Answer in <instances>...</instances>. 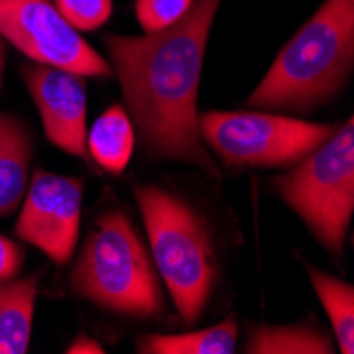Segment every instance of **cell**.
I'll list each match as a JSON object with an SVG mask.
<instances>
[{
  "instance_id": "e0dca14e",
  "label": "cell",
  "mask_w": 354,
  "mask_h": 354,
  "mask_svg": "<svg viewBox=\"0 0 354 354\" xmlns=\"http://www.w3.org/2000/svg\"><path fill=\"white\" fill-rule=\"evenodd\" d=\"M193 0H136V19L145 32H157L178 21Z\"/></svg>"
},
{
  "instance_id": "30bf717a",
  "label": "cell",
  "mask_w": 354,
  "mask_h": 354,
  "mask_svg": "<svg viewBox=\"0 0 354 354\" xmlns=\"http://www.w3.org/2000/svg\"><path fill=\"white\" fill-rule=\"evenodd\" d=\"M32 162L30 127L11 113H0V218L24 200Z\"/></svg>"
},
{
  "instance_id": "5b68a950",
  "label": "cell",
  "mask_w": 354,
  "mask_h": 354,
  "mask_svg": "<svg viewBox=\"0 0 354 354\" xmlns=\"http://www.w3.org/2000/svg\"><path fill=\"white\" fill-rule=\"evenodd\" d=\"M272 187L333 259H342L354 212V119L301 162L274 176Z\"/></svg>"
},
{
  "instance_id": "9c48e42d",
  "label": "cell",
  "mask_w": 354,
  "mask_h": 354,
  "mask_svg": "<svg viewBox=\"0 0 354 354\" xmlns=\"http://www.w3.org/2000/svg\"><path fill=\"white\" fill-rule=\"evenodd\" d=\"M21 73L32 102L41 113L49 142L68 155L89 159L85 77L37 62L26 64Z\"/></svg>"
},
{
  "instance_id": "ac0fdd59",
  "label": "cell",
  "mask_w": 354,
  "mask_h": 354,
  "mask_svg": "<svg viewBox=\"0 0 354 354\" xmlns=\"http://www.w3.org/2000/svg\"><path fill=\"white\" fill-rule=\"evenodd\" d=\"M24 248L0 234V280H9L19 276V270L24 266Z\"/></svg>"
},
{
  "instance_id": "ba28073f",
  "label": "cell",
  "mask_w": 354,
  "mask_h": 354,
  "mask_svg": "<svg viewBox=\"0 0 354 354\" xmlns=\"http://www.w3.org/2000/svg\"><path fill=\"white\" fill-rule=\"evenodd\" d=\"M21 202L15 236L37 246L53 263H68L81 230L83 180L37 170Z\"/></svg>"
},
{
  "instance_id": "d6986e66",
  "label": "cell",
  "mask_w": 354,
  "mask_h": 354,
  "mask_svg": "<svg viewBox=\"0 0 354 354\" xmlns=\"http://www.w3.org/2000/svg\"><path fill=\"white\" fill-rule=\"evenodd\" d=\"M66 352H68V354H102L104 348H102L98 342H95V339L87 337V335H79V337L68 346Z\"/></svg>"
},
{
  "instance_id": "7a4b0ae2",
  "label": "cell",
  "mask_w": 354,
  "mask_h": 354,
  "mask_svg": "<svg viewBox=\"0 0 354 354\" xmlns=\"http://www.w3.org/2000/svg\"><path fill=\"white\" fill-rule=\"evenodd\" d=\"M354 66V0H325L284 45L246 104L312 111L348 85Z\"/></svg>"
},
{
  "instance_id": "277c9868",
  "label": "cell",
  "mask_w": 354,
  "mask_h": 354,
  "mask_svg": "<svg viewBox=\"0 0 354 354\" xmlns=\"http://www.w3.org/2000/svg\"><path fill=\"white\" fill-rule=\"evenodd\" d=\"M155 270L166 284L183 325H196L212 297L218 266L202 214L155 185L134 189Z\"/></svg>"
},
{
  "instance_id": "2e32d148",
  "label": "cell",
  "mask_w": 354,
  "mask_h": 354,
  "mask_svg": "<svg viewBox=\"0 0 354 354\" xmlns=\"http://www.w3.org/2000/svg\"><path fill=\"white\" fill-rule=\"evenodd\" d=\"M53 5L77 32L102 28L113 11V0H53Z\"/></svg>"
},
{
  "instance_id": "8992f818",
  "label": "cell",
  "mask_w": 354,
  "mask_h": 354,
  "mask_svg": "<svg viewBox=\"0 0 354 354\" xmlns=\"http://www.w3.org/2000/svg\"><path fill=\"white\" fill-rule=\"evenodd\" d=\"M198 125L202 142L232 170L291 168L337 130L259 111H210Z\"/></svg>"
},
{
  "instance_id": "5bb4252c",
  "label": "cell",
  "mask_w": 354,
  "mask_h": 354,
  "mask_svg": "<svg viewBox=\"0 0 354 354\" xmlns=\"http://www.w3.org/2000/svg\"><path fill=\"white\" fill-rule=\"evenodd\" d=\"M238 323L227 318L218 325L191 333L145 335L136 346L142 354H232L238 348Z\"/></svg>"
},
{
  "instance_id": "ffe728a7",
  "label": "cell",
  "mask_w": 354,
  "mask_h": 354,
  "mask_svg": "<svg viewBox=\"0 0 354 354\" xmlns=\"http://www.w3.org/2000/svg\"><path fill=\"white\" fill-rule=\"evenodd\" d=\"M5 64H7V45L0 39V85H3V77H5Z\"/></svg>"
},
{
  "instance_id": "4fadbf2b",
  "label": "cell",
  "mask_w": 354,
  "mask_h": 354,
  "mask_svg": "<svg viewBox=\"0 0 354 354\" xmlns=\"http://www.w3.org/2000/svg\"><path fill=\"white\" fill-rule=\"evenodd\" d=\"M248 354H333V339L312 320L299 325H257L250 327L244 344Z\"/></svg>"
},
{
  "instance_id": "52a82bcc",
  "label": "cell",
  "mask_w": 354,
  "mask_h": 354,
  "mask_svg": "<svg viewBox=\"0 0 354 354\" xmlns=\"http://www.w3.org/2000/svg\"><path fill=\"white\" fill-rule=\"evenodd\" d=\"M0 39L32 62L81 77H113L111 64L59 15L51 0H0Z\"/></svg>"
},
{
  "instance_id": "9a60e30c",
  "label": "cell",
  "mask_w": 354,
  "mask_h": 354,
  "mask_svg": "<svg viewBox=\"0 0 354 354\" xmlns=\"http://www.w3.org/2000/svg\"><path fill=\"white\" fill-rule=\"evenodd\" d=\"M314 291L325 308L335 333V346L344 354L354 352V288L352 284L320 272L312 266L306 268Z\"/></svg>"
},
{
  "instance_id": "3957f363",
  "label": "cell",
  "mask_w": 354,
  "mask_h": 354,
  "mask_svg": "<svg viewBox=\"0 0 354 354\" xmlns=\"http://www.w3.org/2000/svg\"><path fill=\"white\" fill-rule=\"evenodd\" d=\"M71 288L81 299L130 318L155 320L166 310L162 278L121 210H106L95 221L73 266Z\"/></svg>"
},
{
  "instance_id": "8fae6325",
  "label": "cell",
  "mask_w": 354,
  "mask_h": 354,
  "mask_svg": "<svg viewBox=\"0 0 354 354\" xmlns=\"http://www.w3.org/2000/svg\"><path fill=\"white\" fill-rule=\"evenodd\" d=\"M39 276L0 280V354H24L30 346Z\"/></svg>"
},
{
  "instance_id": "7c38bea8",
  "label": "cell",
  "mask_w": 354,
  "mask_h": 354,
  "mask_svg": "<svg viewBox=\"0 0 354 354\" xmlns=\"http://www.w3.org/2000/svg\"><path fill=\"white\" fill-rule=\"evenodd\" d=\"M136 145L134 123L119 104L104 111L87 134V153L100 168L111 174H121L130 164Z\"/></svg>"
},
{
  "instance_id": "6da1fadb",
  "label": "cell",
  "mask_w": 354,
  "mask_h": 354,
  "mask_svg": "<svg viewBox=\"0 0 354 354\" xmlns=\"http://www.w3.org/2000/svg\"><path fill=\"white\" fill-rule=\"evenodd\" d=\"M223 0H193L172 26L145 37L106 35L109 64L119 79L125 111L149 157L221 170L200 136L198 93L208 37Z\"/></svg>"
}]
</instances>
